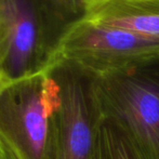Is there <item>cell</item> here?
<instances>
[{
  "mask_svg": "<svg viewBox=\"0 0 159 159\" xmlns=\"http://www.w3.org/2000/svg\"><path fill=\"white\" fill-rule=\"evenodd\" d=\"M60 87L50 118L46 159H94L104 111L98 74L66 60L50 66Z\"/></svg>",
  "mask_w": 159,
  "mask_h": 159,
  "instance_id": "obj_1",
  "label": "cell"
},
{
  "mask_svg": "<svg viewBox=\"0 0 159 159\" xmlns=\"http://www.w3.org/2000/svg\"><path fill=\"white\" fill-rule=\"evenodd\" d=\"M96 81L105 115L143 159H159V57L98 75Z\"/></svg>",
  "mask_w": 159,
  "mask_h": 159,
  "instance_id": "obj_2",
  "label": "cell"
},
{
  "mask_svg": "<svg viewBox=\"0 0 159 159\" xmlns=\"http://www.w3.org/2000/svg\"><path fill=\"white\" fill-rule=\"evenodd\" d=\"M57 39L39 0H0V90L47 70Z\"/></svg>",
  "mask_w": 159,
  "mask_h": 159,
  "instance_id": "obj_3",
  "label": "cell"
},
{
  "mask_svg": "<svg viewBox=\"0 0 159 159\" xmlns=\"http://www.w3.org/2000/svg\"><path fill=\"white\" fill-rule=\"evenodd\" d=\"M156 57L159 40L81 17L61 34L53 62L66 60L102 75Z\"/></svg>",
  "mask_w": 159,
  "mask_h": 159,
  "instance_id": "obj_4",
  "label": "cell"
},
{
  "mask_svg": "<svg viewBox=\"0 0 159 159\" xmlns=\"http://www.w3.org/2000/svg\"><path fill=\"white\" fill-rule=\"evenodd\" d=\"M59 93L50 67L0 90V131L27 159L47 158L50 118Z\"/></svg>",
  "mask_w": 159,
  "mask_h": 159,
  "instance_id": "obj_5",
  "label": "cell"
},
{
  "mask_svg": "<svg viewBox=\"0 0 159 159\" xmlns=\"http://www.w3.org/2000/svg\"><path fill=\"white\" fill-rule=\"evenodd\" d=\"M82 17L159 40V0H87Z\"/></svg>",
  "mask_w": 159,
  "mask_h": 159,
  "instance_id": "obj_6",
  "label": "cell"
},
{
  "mask_svg": "<svg viewBox=\"0 0 159 159\" xmlns=\"http://www.w3.org/2000/svg\"><path fill=\"white\" fill-rule=\"evenodd\" d=\"M94 159H143L129 136L113 118L104 116Z\"/></svg>",
  "mask_w": 159,
  "mask_h": 159,
  "instance_id": "obj_7",
  "label": "cell"
},
{
  "mask_svg": "<svg viewBox=\"0 0 159 159\" xmlns=\"http://www.w3.org/2000/svg\"><path fill=\"white\" fill-rule=\"evenodd\" d=\"M39 2L52 30L60 38L70 24L82 17L87 0H39Z\"/></svg>",
  "mask_w": 159,
  "mask_h": 159,
  "instance_id": "obj_8",
  "label": "cell"
},
{
  "mask_svg": "<svg viewBox=\"0 0 159 159\" xmlns=\"http://www.w3.org/2000/svg\"><path fill=\"white\" fill-rule=\"evenodd\" d=\"M0 159H27L23 152L0 131Z\"/></svg>",
  "mask_w": 159,
  "mask_h": 159,
  "instance_id": "obj_9",
  "label": "cell"
}]
</instances>
